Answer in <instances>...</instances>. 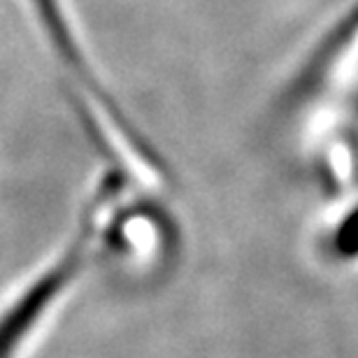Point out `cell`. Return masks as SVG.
<instances>
[{
	"label": "cell",
	"mask_w": 358,
	"mask_h": 358,
	"mask_svg": "<svg viewBox=\"0 0 358 358\" xmlns=\"http://www.w3.org/2000/svg\"><path fill=\"white\" fill-rule=\"evenodd\" d=\"M31 3L35 7V12H38V17L42 21V26H45V31L49 35V40H52L54 49L59 52V56L68 66L70 73H73V77L82 84V89L87 91L100 107H103V112L107 114V117L119 124L121 117L112 112V105H110V100L105 98V91L98 87V82L93 80L91 70L87 68V63H84V59H82L80 47H77L73 33H70V28L66 24V17H63L61 3L59 0H31Z\"/></svg>",
	"instance_id": "6da1fadb"
},
{
	"label": "cell",
	"mask_w": 358,
	"mask_h": 358,
	"mask_svg": "<svg viewBox=\"0 0 358 358\" xmlns=\"http://www.w3.org/2000/svg\"><path fill=\"white\" fill-rule=\"evenodd\" d=\"M331 249L342 261L356 259L358 256V207H354V210L340 221V226L333 231Z\"/></svg>",
	"instance_id": "7a4b0ae2"
}]
</instances>
